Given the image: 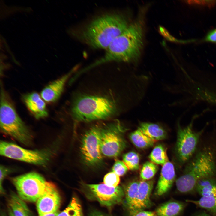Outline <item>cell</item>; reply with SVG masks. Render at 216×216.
I'll return each mask as SVG.
<instances>
[{"label":"cell","instance_id":"cell-34","mask_svg":"<svg viewBox=\"0 0 216 216\" xmlns=\"http://www.w3.org/2000/svg\"><path fill=\"white\" fill-rule=\"evenodd\" d=\"M207 100L209 102L216 104V93L209 92L208 95Z\"/></svg>","mask_w":216,"mask_h":216},{"label":"cell","instance_id":"cell-29","mask_svg":"<svg viewBox=\"0 0 216 216\" xmlns=\"http://www.w3.org/2000/svg\"><path fill=\"white\" fill-rule=\"evenodd\" d=\"M128 170L124 162L118 160L116 161L112 168V171L119 176L124 175Z\"/></svg>","mask_w":216,"mask_h":216},{"label":"cell","instance_id":"cell-16","mask_svg":"<svg viewBox=\"0 0 216 216\" xmlns=\"http://www.w3.org/2000/svg\"><path fill=\"white\" fill-rule=\"evenodd\" d=\"M153 186V182L152 180H142L139 182L136 198L131 209L142 210L150 206V196Z\"/></svg>","mask_w":216,"mask_h":216},{"label":"cell","instance_id":"cell-33","mask_svg":"<svg viewBox=\"0 0 216 216\" xmlns=\"http://www.w3.org/2000/svg\"><path fill=\"white\" fill-rule=\"evenodd\" d=\"M205 40L207 41L216 43V28L209 32L206 36Z\"/></svg>","mask_w":216,"mask_h":216},{"label":"cell","instance_id":"cell-23","mask_svg":"<svg viewBox=\"0 0 216 216\" xmlns=\"http://www.w3.org/2000/svg\"><path fill=\"white\" fill-rule=\"evenodd\" d=\"M149 157L151 162L157 165H163L169 161L166 150L161 145L156 146Z\"/></svg>","mask_w":216,"mask_h":216},{"label":"cell","instance_id":"cell-7","mask_svg":"<svg viewBox=\"0 0 216 216\" xmlns=\"http://www.w3.org/2000/svg\"><path fill=\"white\" fill-rule=\"evenodd\" d=\"M48 149L31 150L5 141H1V155L27 163L41 166H46L50 158L51 153Z\"/></svg>","mask_w":216,"mask_h":216},{"label":"cell","instance_id":"cell-30","mask_svg":"<svg viewBox=\"0 0 216 216\" xmlns=\"http://www.w3.org/2000/svg\"><path fill=\"white\" fill-rule=\"evenodd\" d=\"M0 170V192L1 194H3L4 193L3 187V181L6 176L11 172L12 170L9 167L1 165Z\"/></svg>","mask_w":216,"mask_h":216},{"label":"cell","instance_id":"cell-35","mask_svg":"<svg viewBox=\"0 0 216 216\" xmlns=\"http://www.w3.org/2000/svg\"><path fill=\"white\" fill-rule=\"evenodd\" d=\"M88 216H110L106 214L97 211H92L89 214Z\"/></svg>","mask_w":216,"mask_h":216},{"label":"cell","instance_id":"cell-26","mask_svg":"<svg viewBox=\"0 0 216 216\" xmlns=\"http://www.w3.org/2000/svg\"><path fill=\"white\" fill-rule=\"evenodd\" d=\"M158 169L157 164L151 161H147L143 165L140 172V178L144 181L152 178Z\"/></svg>","mask_w":216,"mask_h":216},{"label":"cell","instance_id":"cell-36","mask_svg":"<svg viewBox=\"0 0 216 216\" xmlns=\"http://www.w3.org/2000/svg\"><path fill=\"white\" fill-rule=\"evenodd\" d=\"M192 216H211L205 212H200L195 214Z\"/></svg>","mask_w":216,"mask_h":216},{"label":"cell","instance_id":"cell-19","mask_svg":"<svg viewBox=\"0 0 216 216\" xmlns=\"http://www.w3.org/2000/svg\"><path fill=\"white\" fill-rule=\"evenodd\" d=\"M138 129L155 141L163 140L166 136V131L157 124L142 122L140 124Z\"/></svg>","mask_w":216,"mask_h":216},{"label":"cell","instance_id":"cell-31","mask_svg":"<svg viewBox=\"0 0 216 216\" xmlns=\"http://www.w3.org/2000/svg\"><path fill=\"white\" fill-rule=\"evenodd\" d=\"M128 212L129 216H156L154 212L143 210L131 209L128 210Z\"/></svg>","mask_w":216,"mask_h":216},{"label":"cell","instance_id":"cell-2","mask_svg":"<svg viewBox=\"0 0 216 216\" xmlns=\"http://www.w3.org/2000/svg\"><path fill=\"white\" fill-rule=\"evenodd\" d=\"M144 20L142 16L130 24L106 49L103 57L85 68L87 71L97 66L112 62H129L136 60L143 45Z\"/></svg>","mask_w":216,"mask_h":216},{"label":"cell","instance_id":"cell-8","mask_svg":"<svg viewBox=\"0 0 216 216\" xmlns=\"http://www.w3.org/2000/svg\"><path fill=\"white\" fill-rule=\"evenodd\" d=\"M123 130V127L118 121L102 124L100 147L102 154L115 157L120 154L126 146L122 134Z\"/></svg>","mask_w":216,"mask_h":216},{"label":"cell","instance_id":"cell-37","mask_svg":"<svg viewBox=\"0 0 216 216\" xmlns=\"http://www.w3.org/2000/svg\"><path fill=\"white\" fill-rule=\"evenodd\" d=\"M59 212H60L58 211L55 212L46 214L42 216H57Z\"/></svg>","mask_w":216,"mask_h":216},{"label":"cell","instance_id":"cell-24","mask_svg":"<svg viewBox=\"0 0 216 216\" xmlns=\"http://www.w3.org/2000/svg\"><path fill=\"white\" fill-rule=\"evenodd\" d=\"M139 183L133 181L128 183L124 190L126 206L128 210L132 208L137 196Z\"/></svg>","mask_w":216,"mask_h":216},{"label":"cell","instance_id":"cell-1","mask_svg":"<svg viewBox=\"0 0 216 216\" xmlns=\"http://www.w3.org/2000/svg\"><path fill=\"white\" fill-rule=\"evenodd\" d=\"M118 103L113 88L97 87L76 92L70 112L74 120L79 122L104 120L119 113Z\"/></svg>","mask_w":216,"mask_h":216},{"label":"cell","instance_id":"cell-39","mask_svg":"<svg viewBox=\"0 0 216 216\" xmlns=\"http://www.w3.org/2000/svg\"><path fill=\"white\" fill-rule=\"evenodd\" d=\"M0 216H6L5 214L3 212H2L1 213Z\"/></svg>","mask_w":216,"mask_h":216},{"label":"cell","instance_id":"cell-22","mask_svg":"<svg viewBox=\"0 0 216 216\" xmlns=\"http://www.w3.org/2000/svg\"><path fill=\"white\" fill-rule=\"evenodd\" d=\"M187 201L216 214V196H202L198 200H188Z\"/></svg>","mask_w":216,"mask_h":216},{"label":"cell","instance_id":"cell-27","mask_svg":"<svg viewBox=\"0 0 216 216\" xmlns=\"http://www.w3.org/2000/svg\"><path fill=\"white\" fill-rule=\"evenodd\" d=\"M123 159L128 169L135 170L139 168L140 158L136 153L133 151L127 153L123 155Z\"/></svg>","mask_w":216,"mask_h":216},{"label":"cell","instance_id":"cell-15","mask_svg":"<svg viewBox=\"0 0 216 216\" xmlns=\"http://www.w3.org/2000/svg\"><path fill=\"white\" fill-rule=\"evenodd\" d=\"M176 176L174 167L172 163L168 161L163 165L156 188L155 194L160 196L168 192L172 187Z\"/></svg>","mask_w":216,"mask_h":216},{"label":"cell","instance_id":"cell-17","mask_svg":"<svg viewBox=\"0 0 216 216\" xmlns=\"http://www.w3.org/2000/svg\"><path fill=\"white\" fill-rule=\"evenodd\" d=\"M8 202V208L14 216H32L24 201L14 193H11Z\"/></svg>","mask_w":216,"mask_h":216},{"label":"cell","instance_id":"cell-6","mask_svg":"<svg viewBox=\"0 0 216 216\" xmlns=\"http://www.w3.org/2000/svg\"><path fill=\"white\" fill-rule=\"evenodd\" d=\"M18 195L22 200L36 202L42 195L48 181L41 174L32 172L11 178Z\"/></svg>","mask_w":216,"mask_h":216},{"label":"cell","instance_id":"cell-12","mask_svg":"<svg viewBox=\"0 0 216 216\" xmlns=\"http://www.w3.org/2000/svg\"><path fill=\"white\" fill-rule=\"evenodd\" d=\"M61 202L56 186L53 183L48 181L44 193L36 202L39 216L58 211Z\"/></svg>","mask_w":216,"mask_h":216},{"label":"cell","instance_id":"cell-25","mask_svg":"<svg viewBox=\"0 0 216 216\" xmlns=\"http://www.w3.org/2000/svg\"><path fill=\"white\" fill-rule=\"evenodd\" d=\"M57 216H83L82 207L78 199L73 197L68 207Z\"/></svg>","mask_w":216,"mask_h":216},{"label":"cell","instance_id":"cell-3","mask_svg":"<svg viewBox=\"0 0 216 216\" xmlns=\"http://www.w3.org/2000/svg\"><path fill=\"white\" fill-rule=\"evenodd\" d=\"M129 25L127 20L122 15H104L92 22L82 32L81 38L94 48L106 49Z\"/></svg>","mask_w":216,"mask_h":216},{"label":"cell","instance_id":"cell-13","mask_svg":"<svg viewBox=\"0 0 216 216\" xmlns=\"http://www.w3.org/2000/svg\"><path fill=\"white\" fill-rule=\"evenodd\" d=\"M75 68L48 85L41 91V96L45 101L52 103L57 101L62 94L66 83L75 72Z\"/></svg>","mask_w":216,"mask_h":216},{"label":"cell","instance_id":"cell-4","mask_svg":"<svg viewBox=\"0 0 216 216\" xmlns=\"http://www.w3.org/2000/svg\"><path fill=\"white\" fill-rule=\"evenodd\" d=\"M214 149L206 147L198 151L186 166L182 175L176 180L177 190L182 193L195 190L197 182L216 175V157Z\"/></svg>","mask_w":216,"mask_h":216},{"label":"cell","instance_id":"cell-38","mask_svg":"<svg viewBox=\"0 0 216 216\" xmlns=\"http://www.w3.org/2000/svg\"><path fill=\"white\" fill-rule=\"evenodd\" d=\"M8 209V212L9 216H14L10 209L9 208Z\"/></svg>","mask_w":216,"mask_h":216},{"label":"cell","instance_id":"cell-10","mask_svg":"<svg viewBox=\"0 0 216 216\" xmlns=\"http://www.w3.org/2000/svg\"><path fill=\"white\" fill-rule=\"evenodd\" d=\"M193 120L187 126L178 128L176 146L177 159L181 164L188 162L193 156L203 130L196 132L193 129Z\"/></svg>","mask_w":216,"mask_h":216},{"label":"cell","instance_id":"cell-21","mask_svg":"<svg viewBox=\"0 0 216 216\" xmlns=\"http://www.w3.org/2000/svg\"><path fill=\"white\" fill-rule=\"evenodd\" d=\"M130 138L131 142L136 147L141 148L152 146L155 142L138 129L130 134Z\"/></svg>","mask_w":216,"mask_h":216},{"label":"cell","instance_id":"cell-5","mask_svg":"<svg viewBox=\"0 0 216 216\" xmlns=\"http://www.w3.org/2000/svg\"><path fill=\"white\" fill-rule=\"evenodd\" d=\"M0 97L1 131L24 145H31L33 135L18 115L9 96L3 88L1 90Z\"/></svg>","mask_w":216,"mask_h":216},{"label":"cell","instance_id":"cell-28","mask_svg":"<svg viewBox=\"0 0 216 216\" xmlns=\"http://www.w3.org/2000/svg\"><path fill=\"white\" fill-rule=\"evenodd\" d=\"M119 176L112 171L110 172L104 176V183L110 187H117L120 181Z\"/></svg>","mask_w":216,"mask_h":216},{"label":"cell","instance_id":"cell-18","mask_svg":"<svg viewBox=\"0 0 216 216\" xmlns=\"http://www.w3.org/2000/svg\"><path fill=\"white\" fill-rule=\"evenodd\" d=\"M185 206L183 202L170 201L166 202L156 209V216H177L183 211Z\"/></svg>","mask_w":216,"mask_h":216},{"label":"cell","instance_id":"cell-11","mask_svg":"<svg viewBox=\"0 0 216 216\" xmlns=\"http://www.w3.org/2000/svg\"><path fill=\"white\" fill-rule=\"evenodd\" d=\"M83 190L89 199L96 200L101 205L111 207L120 203L124 196V192L119 186L109 187L104 183L85 184Z\"/></svg>","mask_w":216,"mask_h":216},{"label":"cell","instance_id":"cell-20","mask_svg":"<svg viewBox=\"0 0 216 216\" xmlns=\"http://www.w3.org/2000/svg\"><path fill=\"white\" fill-rule=\"evenodd\" d=\"M195 190L202 196H216V179L213 177L199 180Z\"/></svg>","mask_w":216,"mask_h":216},{"label":"cell","instance_id":"cell-14","mask_svg":"<svg viewBox=\"0 0 216 216\" xmlns=\"http://www.w3.org/2000/svg\"><path fill=\"white\" fill-rule=\"evenodd\" d=\"M23 99L27 107L34 118L40 119L46 117L48 112L45 101L37 92L26 94Z\"/></svg>","mask_w":216,"mask_h":216},{"label":"cell","instance_id":"cell-32","mask_svg":"<svg viewBox=\"0 0 216 216\" xmlns=\"http://www.w3.org/2000/svg\"><path fill=\"white\" fill-rule=\"evenodd\" d=\"M190 4L206 6L209 7L214 6L216 4L214 0H189L187 1Z\"/></svg>","mask_w":216,"mask_h":216},{"label":"cell","instance_id":"cell-9","mask_svg":"<svg viewBox=\"0 0 216 216\" xmlns=\"http://www.w3.org/2000/svg\"><path fill=\"white\" fill-rule=\"evenodd\" d=\"M101 125H93L82 138L80 148L81 156L84 163L89 167L98 166L103 161L100 147Z\"/></svg>","mask_w":216,"mask_h":216}]
</instances>
